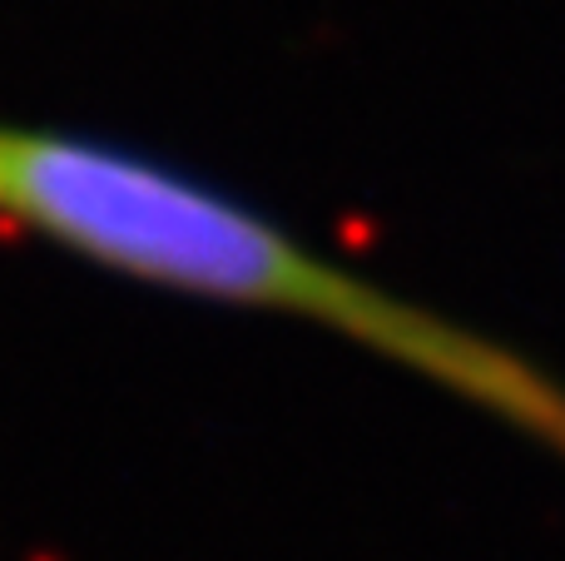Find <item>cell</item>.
I'll return each instance as SVG.
<instances>
[{
	"mask_svg": "<svg viewBox=\"0 0 565 561\" xmlns=\"http://www.w3.org/2000/svg\"><path fill=\"white\" fill-rule=\"evenodd\" d=\"M0 219L139 284L322 324L565 463L561 378L457 318L348 274L174 165L95 135L0 119Z\"/></svg>",
	"mask_w": 565,
	"mask_h": 561,
	"instance_id": "obj_1",
	"label": "cell"
}]
</instances>
